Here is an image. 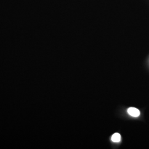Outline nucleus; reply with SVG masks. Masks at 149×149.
<instances>
[{"instance_id": "1", "label": "nucleus", "mask_w": 149, "mask_h": 149, "mask_svg": "<svg viewBox=\"0 0 149 149\" xmlns=\"http://www.w3.org/2000/svg\"><path fill=\"white\" fill-rule=\"evenodd\" d=\"M128 113L133 117H138L140 114V112L138 109L134 107L129 108L128 109Z\"/></svg>"}, {"instance_id": "2", "label": "nucleus", "mask_w": 149, "mask_h": 149, "mask_svg": "<svg viewBox=\"0 0 149 149\" xmlns=\"http://www.w3.org/2000/svg\"><path fill=\"white\" fill-rule=\"evenodd\" d=\"M111 140L114 143H119L121 140V136L120 134L114 133L112 135Z\"/></svg>"}]
</instances>
